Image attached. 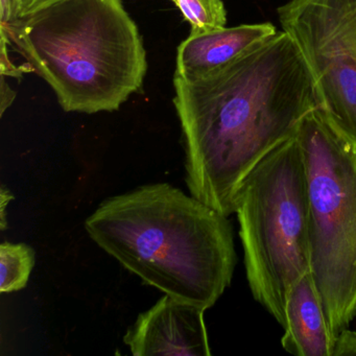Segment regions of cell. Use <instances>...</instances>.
I'll return each instance as SVG.
<instances>
[{
	"instance_id": "277c9868",
	"label": "cell",
	"mask_w": 356,
	"mask_h": 356,
	"mask_svg": "<svg viewBox=\"0 0 356 356\" xmlns=\"http://www.w3.org/2000/svg\"><path fill=\"white\" fill-rule=\"evenodd\" d=\"M234 213L252 295L284 327L289 291L312 264L307 174L296 133L251 170Z\"/></svg>"
},
{
	"instance_id": "8992f818",
	"label": "cell",
	"mask_w": 356,
	"mask_h": 356,
	"mask_svg": "<svg viewBox=\"0 0 356 356\" xmlns=\"http://www.w3.org/2000/svg\"><path fill=\"white\" fill-rule=\"evenodd\" d=\"M278 17L307 64L318 106L356 145V0H291Z\"/></svg>"
},
{
	"instance_id": "ba28073f",
	"label": "cell",
	"mask_w": 356,
	"mask_h": 356,
	"mask_svg": "<svg viewBox=\"0 0 356 356\" xmlns=\"http://www.w3.org/2000/svg\"><path fill=\"white\" fill-rule=\"evenodd\" d=\"M285 351L297 356H333L337 337L331 331L312 272L291 287L285 307Z\"/></svg>"
},
{
	"instance_id": "7c38bea8",
	"label": "cell",
	"mask_w": 356,
	"mask_h": 356,
	"mask_svg": "<svg viewBox=\"0 0 356 356\" xmlns=\"http://www.w3.org/2000/svg\"><path fill=\"white\" fill-rule=\"evenodd\" d=\"M356 355V331L345 328L337 334L333 356Z\"/></svg>"
},
{
	"instance_id": "4fadbf2b",
	"label": "cell",
	"mask_w": 356,
	"mask_h": 356,
	"mask_svg": "<svg viewBox=\"0 0 356 356\" xmlns=\"http://www.w3.org/2000/svg\"><path fill=\"white\" fill-rule=\"evenodd\" d=\"M19 17L18 0H0V29H6Z\"/></svg>"
},
{
	"instance_id": "9a60e30c",
	"label": "cell",
	"mask_w": 356,
	"mask_h": 356,
	"mask_svg": "<svg viewBox=\"0 0 356 356\" xmlns=\"http://www.w3.org/2000/svg\"><path fill=\"white\" fill-rule=\"evenodd\" d=\"M56 0H18V7H19V17L30 12L35 11L43 6L49 5Z\"/></svg>"
},
{
	"instance_id": "52a82bcc",
	"label": "cell",
	"mask_w": 356,
	"mask_h": 356,
	"mask_svg": "<svg viewBox=\"0 0 356 356\" xmlns=\"http://www.w3.org/2000/svg\"><path fill=\"white\" fill-rule=\"evenodd\" d=\"M204 312L199 306L162 297L139 314L124 337L135 356H210Z\"/></svg>"
},
{
	"instance_id": "8fae6325",
	"label": "cell",
	"mask_w": 356,
	"mask_h": 356,
	"mask_svg": "<svg viewBox=\"0 0 356 356\" xmlns=\"http://www.w3.org/2000/svg\"><path fill=\"white\" fill-rule=\"evenodd\" d=\"M185 20L189 22L191 35L203 34L226 28L227 12L222 0H170Z\"/></svg>"
},
{
	"instance_id": "9c48e42d",
	"label": "cell",
	"mask_w": 356,
	"mask_h": 356,
	"mask_svg": "<svg viewBox=\"0 0 356 356\" xmlns=\"http://www.w3.org/2000/svg\"><path fill=\"white\" fill-rule=\"evenodd\" d=\"M272 24H243L191 35L178 47L175 74L195 78L230 63L276 34Z\"/></svg>"
},
{
	"instance_id": "7a4b0ae2",
	"label": "cell",
	"mask_w": 356,
	"mask_h": 356,
	"mask_svg": "<svg viewBox=\"0 0 356 356\" xmlns=\"http://www.w3.org/2000/svg\"><path fill=\"white\" fill-rule=\"evenodd\" d=\"M90 238L145 284L207 310L236 264L227 216L168 183L105 200L87 218Z\"/></svg>"
},
{
	"instance_id": "5b68a950",
	"label": "cell",
	"mask_w": 356,
	"mask_h": 356,
	"mask_svg": "<svg viewBox=\"0 0 356 356\" xmlns=\"http://www.w3.org/2000/svg\"><path fill=\"white\" fill-rule=\"evenodd\" d=\"M296 135L307 174L310 272L337 337L356 316V145L320 106Z\"/></svg>"
},
{
	"instance_id": "5bb4252c",
	"label": "cell",
	"mask_w": 356,
	"mask_h": 356,
	"mask_svg": "<svg viewBox=\"0 0 356 356\" xmlns=\"http://www.w3.org/2000/svg\"><path fill=\"white\" fill-rule=\"evenodd\" d=\"M16 97V92L10 88L9 85L6 83V76H1V116L5 113L6 110L11 106Z\"/></svg>"
},
{
	"instance_id": "6da1fadb",
	"label": "cell",
	"mask_w": 356,
	"mask_h": 356,
	"mask_svg": "<svg viewBox=\"0 0 356 356\" xmlns=\"http://www.w3.org/2000/svg\"><path fill=\"white\" fill-rule=\"evenodd\" d=\"M189 193L228 218L258 162L318 107L312 74L285 32L195 78L175 74Z\"/></svg>"
},
{
	"instance_id": "3957f363",
	"label": "cell",
	"mask_w": 356,
	"mask_h": 356,
	"mask_svg": "<svg viewBox=\"0 0 356 356\" xmlns=\"http://www.w3.org/2000/svg\"><path fill=\"white\" fill-rule=\"evenodd\" d=\"M0 33L65 112L115 111L143 87L147 54L122 0H56Z\"/></svg>"
},
{
	"instance_id": "30bf717a",
	"label": "cell",
	"mask_w": 356,
	"mask_h": 356,
	"mask_svg": "<svg viewBox=\"0 0 356 356\" xmlns=\"http://www.w3.org/2000/svg\"><path fill=\"white\" fill-rule=\"evenodd\" d=\"M35 266V251L26 243L5 241L0 245V291L13 293L28 285Z\"/></svg>"
}]
</instances>
